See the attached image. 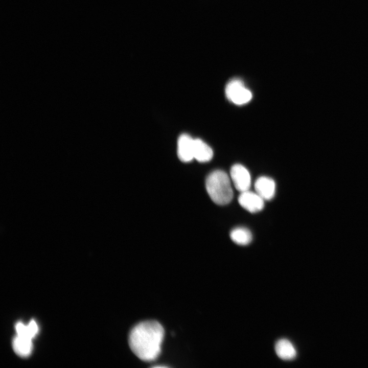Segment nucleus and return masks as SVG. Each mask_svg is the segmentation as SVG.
Returning <instances> with one entry per match:
<instances>
[{
  "mask_svg": "<svg viewBox=\"0 0 368 368\" xmlns=\"http://www.w3.org/2000/svg\"><path fill=\"white\" fill-rule=\"evenodd\" d=\"M164 329L155 320L142 321L135 325L129 335L130 349L140 359L145 361L155 360L161 351Z\"/></svg>",
  "mask_w": 368,
  "mask_h": 368,
  "instance_id": "1",
  "label": "nucleus"
},
{
  "mask_svg": "<svg viewBox=\"0 0 368 368\" xmlns=\"http://www.w3.org/2000/svg\"><path fill=\"white\" fill-rule=\"evenodd\" d=\"M205 187L210 198L217 204H227L233 199L230 179L223 171L215 170L211 172L206 179Z\"/></svg>",
  "mask_w": 368,
  "mask_h": 368,
  "instance_id": "2",
  "label": "nucleus"
},
{
  "mask_svg": "<svg viewBox=\"0 0 368 368\" xmlns=\"http://www.w3.org/2000/svg\"><path fill=\"white\" fill-rule=\"evenodd\" d=\"M227 98L237 105H243L249 102L252 94L241 80L233 79L226 84L225 89Z\"/></svg>",
  "mask_w": 368,
  "mask_h": 368,
  "instance_id": "3",
  "label": "nucleus"
},
{
  "mask_svg": "<svg viewBox=\"0 0 368 368\" xmlns=\"http://www.w3.org/2000/svg\"><path fill=\"white\" fill-rule=\"evenodd\" d=\"M231 177L236 189L239 192L248 191L251 185V178L248 171L242 165L236 164L232 166Z\"/></svg>",
  "mask_w": 368,
  "mask_h": 368,
  "instance_id": "4",
  "label": "nucleus"
},
{
  "mask_svg": "<svg viewBox=\"0 0 368 368\" xmlns=\"http://www.w3.org/2000/svg\"><path fill=\"white\" fill-rule=\"evenodd\" d=\"M264 200L257 193L248 191L241 192L238 198L240 205L248 212L254 213L261 211Z\"/></svg>",
  "mask_w": 368,
  "mask_h": 368,
  "instance_id": "5",
  "label": "nucleus"
},
{
  "mask_svg": "<svg viewBox=\"0 0 368 368\" xmlns=\"http://www.w3.org/2000/svg\"><path fill=\"white\" fill-rule=\"evenodd\" d=\"M194 139L187 134H181L177 142V155L180 160L189 162L194 159Z\"/></svg>",
  "mask_w": 368,
  "mask_h": 368,
  "instance_id": "6",
  "label": "nucleus"
},
{
  "mask_svg": "<svg viewBox=\"0 0 368 368\" xmlns=\"http://www.w3.org/2000/svg\"><path fill=\"white\" fill-rule=\"evenodd\" d=\"M256 193L264 200L271 199L275 193V184L271 178L261 176L259 177L255 183Z\"/></svg>",
  "mask_w": 368,
  "mask_h": 368,
  "instance_id": "7",
  "label": "nucleus"
},
{
  "mask_svg": "<svg viewBox=\"0 0 368 368\" xmlns=\"http://www.w3.org/2000/svg\"><path fill=\"white\" fill-rule=\"evenodd\" d=\"M278 356L284 360H291L296 356V351L293 344L288 339H281L275 345Z\"/></svg>",
  "mask_w": 368,
  "mask_h": 368,
  "instance_id": "8",
  "label": "nucleus"
},
{
  "mask_svg": "<svg viewBox=\"0 0 368 368\" xmlns=\"http://www.w3.org/2000/svg\"><path fill=\"white\" fill-rule=\"evenodd\" d=\"M213 155L211 148L200 139H194L193 157L194 159L201 163L210 161Z\"/></svg>",
  "mask_w": 368,
  "mask_h": 368,
  "instance_id": "9",
  "label": "nucleus"
},
{
  "mask_svg": "<svg viewBox=\"0 0 368 368\" xmlns=\"http://www.w3.org/2000/svg\"><path fill=\"white\" fill-rule=\"evenodd\" d=\"M13 348L15 352L21 357L29 356L33 349L32 339L16 335L12 342Z\"/></svg>",
  "mask_w": 368,
  "mask_h": 368,
  "instance_id": "10",
  "label": "nucleus"
},
{
  "mask_svg": "<svg viewBox=\"0 0 368 368\" xmlns=\"http://www.w3.org/2000/svg\"><path fill=\"white\" fill-rule=\"evenodd\" d=\"M231 239L236 244L240 245L248 244L252 240L250 232L244 227H237L230 233Z\"/></svg>",
  "mask_w": 368,
  "mask_h": 368,
  "instance_id": "11",
  "label": "nucleus"
},
{
  "mask_svg": "<svg viewBox=\"0 0 368 368\" xmlns=\"http://www.w3.org/2000/svg\"><path fill=\"white\" fill-rule=\"evenodd\" d=\"M17 335L32 339L34 337L30 331L28 325H25L22 323H18L15 326Z\"/></svg>",
  "mask_w": 368,
  "mask_h": 368,
  "instance_id": "12",
  "label": "nucleus"
}]
</instances>
